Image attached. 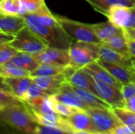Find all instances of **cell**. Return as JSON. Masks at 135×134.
<instances>
[{"label": "cell", "instance_id": "obj_36", "mask_svg": "<svg viewBox=\"0 0 135 134\" xmlns=\"http://www.w3.org/2000/svg\"><path fill=\"white\" fill-rule=\"evenodd\" d=\"M108 134H134V133L129 126L121 124L113 129Z\"/></svg>", "mask_w": 135, "mask_h": 134}, {"label": "cell", "instance_id": "obj_38", "mask_svg": "<svg viewBox=\"0 0 135 134\" xmlns=\"http://www.w3.org/2000/svg\"><path fill=\"white\" fill-rule=\"evenodd\" d=\"M14 36L13 35L0 32V45L9 44L14 39Z\"/></svg>", "mask_w": 135, "mask_h": 134}, {"label": "cell", "instance_id": "obj_3", "mask_svg": "<svg viewBox=\"0 0 135 134\" xmlns=\"http://www.w3.org/2000/svg\"><path fill=\"white\" fill-rule=\"evenodd\" d=\"M55 17L60 27L72 40L101 44V41L96 36L91 24L74 21L62 16L55 15Z\"/></svg>", "mask_w": 135, "mask_h": 134}, {"label": "cell", "instance_id": "obj_42", "mask_svg": "<svg viewBox=\"0 0 135 134\" xmlns=\"http://www.w3.org/2000/svg\"><path fill=\"white\" fill-rule=\"evenodd\" d=\"M125 34L128 36L131 37L132 39H135V28H131V29H123Z\"/></svg>", "mask_w": 135, "mask_h": 134}, {"label": "cell", "instance_id": "obj_31", "mask_svg": "<svg viewBox=\"0 0 135 134\" xmlns=\"http://www.w3.org/2000/svg\"><path fill=\"white\" fill-rule=\"evenodd\" d=\"M17 53L18 51L9 44L0 45V65L11 61Z\"/></svg>", "mask_w": 135, "mask_h": 134}, {"label": "cell", "instance_id": "obj_37", "mask_svg": "<svg viewBox=\"0 0 135 134\" xmlns=\"http://www.w3.org/2000/svg\"><path fill=\"white\" fill-rule=\"evenodd\" d=\"M127 47H128V52L132 58L133 61L135 60V39L131 37H128L127 35Z\"/></svg>", "mask_w": 135, "mask_h": 134}, {"label": "cell", "instance_id": "obj_7", "mask_svg": "<svg viewBox=\"0 0 135 134\" xmlns=\"http://www.w3.org/2000/svg\"><path fill=\"white\" fill-rule=\"evenodd\" d=\"M90 75V74H89ZM91 81L96 89L97 95L112 107H125V100L121 90L115 86L96 81L90 75Z\"/></svg>", "mask_w": 135, "mask_h": 134}, {"label": "cell", "instance_id": "obj_29", "mask_svg": "<svg viewBox=\"0 0 135 134\" xmlns=\"http://www.w3.org/2000/svg\"><path fill=\"white\" fill-rule=\"evenodd\" d=\"M50 96V95H48L47 92H46L40 87H39L36 84H35L34 82H32L28 90L26 91L22 99V101L24 103H28L37 98H40L42 96Z\"/></svg>", "mask_w": 135, "mask_h": 134}, {"label": "cell", "instance_id": "obj_8", "mask_svg": "<svg viewBox=\"0 0 135 134\" xmlns=\"http://www.w3.org/2000/svg\"><path fill=\"white\" fill-rule=\"evenodd\" d=\"M106 17L123 29L135 28V6H114L108 10Z\"/></svg>", "mask_w": 135, "mask_h": 134}, {"label": "cell", "instance_id": "obj_1", "mask_svg": "<svg viewBox=\"0 0 135 134\" xmlns=\"http://www.w3.org/2000/svg\"><path fill=\"white\" fill-rule=\"evenodd\" d=\"M0 122L22 134H32L38 125L24 102L1 107Z\"/></svg>", "mask_w": 135, "mask_h": 134}, {"label": "cell", "instance_id": "obj_4", "mask_svg": "<svg viewBox=\"0 0 135 134\" xmlns=\"http://www.w3.org/2000/svg\"><path fill=\"white\" fill-rule=\"evenodd\" d=\"M100 44L72 40L69 47L70 58V65L78 68H83L92 62L97 61Z\"/></svg>", "mask_w": 135, "mask_h": 134}, {"label": "cell", "instance_id": "obj_15", "mask_svg": "<svg viewBox=\"0 0 135 134\" xmlns=\"http://www.w3.org/2000/svg\"><path fill=\"white\" fill-rule=\"evenodd\" d=\"M83 69L90 74L96 81L115 86L119 89L122 88V84L119 83L105 68L100 65L97 61L83 67Z\"/></svg>", "mask_w": 135, "mask_h": 134}, {"label": "cell", "instance_id": "obj_39", "mask_svg": "<svg viewBox=\"0 0 135 134\" xmlns=\"http://www.w3.org/2000/svg\"><path fill=\"white\" fill-rule=\"evenodd\" d=\"M0 134H22L0 122Z\"/></svg>", "mask_w": 135, "mask_h": 134}, {"label": "cell", "instance_id": "obj_20", "mask_svg": "<svg viewBox=\"0 0 135 134\" xmlns=\"http://www.w3.org/2000/svg\"><path fill=\"white\" fill-rule=\"evenodd\" d=\"M91 5V6L100 13L108 14V10L114 6H134L135 0H85Z\"/></svg>", "mask_w": 135, "mask_h": 134}, {"label": "cell", "instance_id": "obj_24", "mask_svg": "<svg viewBox=\"0 0 135 134\" xmlns=\"http://www.w3.org/2000/svg\"><path fill=\"white\" fill-rule=\"evenodd\" d=\"M17 66L31 73L38 67L40 63L32 54L25 52H18L11 60Z\"/></svg>", "mask_w": 135, "mask_h": 134}, {"label": "cell", "instance_id": "obj_5", "mask_svg": "<svg viewBox=\"0 0 135 134\" xmlns=\"http://www.w3.org/2000/svg\"><path fill=\"white\" fill-rule=\"evenodd\" d=\"M18 52L35 54L44 51L47 45L26 25L22 28L9 43Z\"/></svg>", "mask_w": 135, "mask_h": 134}, {"label": "cell", "instance_id": "obj_10", "mask_svg": "<svg viewBox=\"0 0 135 134\" xmlns=\"http://www.w3.org/2000/svg\"><path fill=\"white\" fill-rule=\"evenodd\" d=\"M32 55L40 64L48 63L66 67L70 65V62L68 49H59L47 47L41 52Z\"/></svg>", "mask_w": 135, "mask_h": 134}, {"label": "cell", "instance_id": "obj_12", "mask_svg": "<svg viewBox=\"0 0 135 134\" xmlns=\"http://www.w3.org/2000/svg\"><path fill=\"white\" fill-rule=\"evenodd\" d=\"M97 62L105 68L122 85L135 83V68H127L117 64L104 62L100 59H98Z\"/></svg>", "mask_w": 135, "mask_h": 134}, {"label": "cell", "instance_id": "obj_9", "mask_svg": "<svg viewBox=\"0 0 135 134\" xmlns=\"http://www.w3.org/2000/svg\"><path fill=\"white\" fill-rule=\"evenodd\" d=\"M62 73L65 77L66 81L70 85L88 90L97 96L96 89L91 81L90 75L83 68H78L76 66L68 65L64 68Z\"/></svg>", "mask_w": 135, "mask_h": 134}, {"label": "cell", "instance_id": "obj_33", "mask_svg": "<svg viewBox=\"0 0 135 134\" xmlns=\"http://www.w3.org/2000/svg\"><path fill=\"white\" fill-rule=\"evenodd\" d=\"M21 2L25 8L26 14L35 13L46 5L44 0H21Z\"/></svg>", "mask_w": 135, "mask_h": 134}, {"label": "cell", "instance_id": "obj_32", "mask_svg": "<svg viewBox=\"0 0 135 134\" xmlns=\"http://www.w3.org/2000/svg\"><path fill=\"white\" fill-rule=\"evenodd\" d=\"M23 101L15 96L12 92H9L0 89V106L6 107L13 104H20Z\"/></svg>", "mask_w": 135, "mask_h": 134}, {"label": "cell", "instance_id": "obj_40", "mask_svg": "<svg viewBox=\"0 0 135 134\" xmlns=\"http://www.w3.org/2000/svg\"><path fill=\"white\" fill-rule=\"evenodd\" d=\"M125 107L135 113V95L125 100Z\"/></svg>", "mask_w": 135, "mask_h": 134}, {"label": "cell", "instance_id": "obj_34", "mask_svg": "<svg viewBox=\"0 0 135 134\" xmlns=\"http://www.w3.org/2000/svg\"><path fill=\"white\" fill-rule=\"evenodd\" d=\"M32 134H71L60 128L38 124Z\"/></svg>", "mask_w": 135, "mask_h": 134}, {"label": "cell", "instance_id": "obj_18", "mask_svg": "<svg viewBox=\"0 0 135 134\" xmlns=\"http://www.w3.org/2000/svg\"><path fill=\"white\" fill-rule=\"evenodd\" d=\"M91 26L96 36L101 42L107 40L115 35L121 34L124 31L123 28L115 25L109 21L97 24H91Z\"/></svg>", "mask_w": 135, "mask_h": 134}, {"label": "cell", "instance_id": "obj_25", "mask_svg": "<svg viewBox=\"0 0 135 134\" xmlns=\"http://www.w3.org/2000/svg\"><path fill=\"white\" fill-rule=\"evenodd\" d=\"M0 75L4 77H30V73L9 61L0 65Z\"/></svg>", "mask_w": 135, "mask_h": 134}, {"label": "cell", "instance_id": "obj_11", "mask_svg": "<svg viewBox=\"0 0 135 134\" xmlns=\"http://www.w3.org/2000/svg\"><path fill=\"white\" fill-rule=\"evenodd\" d=\"M52 97L57 101L75 108L81 109L84 111H86L89 108V107L75 92L72 86L66 81L62 85L59 91L57 93L52 95Z\"/></svg>", "mask_w": 135, "mask_h": 134}, {"label": "cell", "instance_id": "obj_6", "mask_svg": "<svg viewBox=\"0 0 135 134\" xmlns=\"http://www.w3.org/2000/svg\"><path fill=\"white\" fill-rule=\"evenodd\" d=\"M85 111L92 118L97 134H108L116 126L123 124L111 108L89 107Z\"/></svg>", "mask_w": 135, "mask_h": 134}, {"label": "cell", "instance_id": "obj_43", "mask_svg": "<svg viewBox=\"0 0 135 134\" xmlns=\"http://www.w3.org/2000/svg\"><path fill=\"white\" fill-rule=\"evenodd\" d=\"M74 134H97L94 133H91V132H88V131H81V130H75Z\"/></svg>", "mask_w": 135, "mask_h": 134}, {"label": "cell", "instance_id": "obj_46", "mask_svg": "<svg viewBox=\"0 0 135 134\" xmlns=\"http://www.w3.org/2000/svg\"><path fill=\"white\" fill-rule=\"evenodd\" d=\"M0 2H1V0H0Z\"/></svg>", "mask_w": 135, "mask_h": 134}, {"label": "cell", "instance_id": "obj_35", "mask_svg": "<svg viewBox=\"0 0 135 134\" xmlns=\"http://www.w3.org/2000/svg\"><path fill=\"white\" fill-rule=\"evenodd\" d=\"M120 90L124 100H126L135 95V83H128L123 85Z\"/></svg>", "mask_w": 135, "mask_h": 134}, {"label": "cell", "instance_id": "obj_44", "mask_svg": "<svg viewBox=\"0 0 135 134\" xmlns=\"http://www.w3.org/2000/svg\"><path fill=\"white\" fill-rule=\"evenodd\" d=\"M133 62H134V67H135V60L134 61H133Z\"/></svg>", "mask_w": 135, "mask_h": 134}, {"label": "cell", "instance_id": "obj_19", "mask_svg": "<svg viewBox=\"0 0 135 134\" xmlns=\"http://www.w3.org/2000/svg\"><path fill=\"white\" fill-rule=\"evenodd\" d=\"M12 93L18 99L22 100L26 91L32 82L31 77H5Z\"/></svg>", "mask_w": 135, "mask_h": 134}, {"label": "cell", "instance_id": "obj_13", "mask_svg": "<svg viewBox=\"0 0 135 134\" xmlns=\"http://www.w3.org/2000/svg\"><path fill=\"white\" fill-rule=\"evenodd\" d=\"M99 55H100L99 59L102 61L108 62L113 64H117L127 68H135L134 62L131 58L127 57L119 53L118 51L103 44H100Z\"/></svg>", "mask_w": 135, "mask_h": 134}, {"label": "cell", "instance_id": "obj_28", "mask_svg": "<svg viewBox=\"0 0 135 134\" xmlns=\"http://www.w3.org/2000/svg\"><path fill=\"white\" fill-rule=\"evenodd\" d=\"M112 111L119 121L127 126H135V113L126 107H112Z\"/></svg>", "mask_w": 135, "mask_h": 134}, {"label": "cell", "instance_id": "obj_2", "mask_svg": "<svg viewBox=\"0 0 135 134\" xmlns=\"http://www.w3.org/2000/svg\"><path fill=\"white\" fill-rule=\"evenodd\" d=\"M26 26L34 32L47 47L69 49L72 39L64 32L59 26L49 27L43 24L34 13H28L23 16Z\"/></svg>", "mask_w": 135, "mask_h": 134}, {"label": "cell", "instance_id": "obj_26", "mask_svg": "<svg viewBox=\"0 0 135 134\" xmlns=\"http://www.w3.org/2000/svg\"><path fill=\"white\" fill-rule=\"evenodd\" d=\"M65 67L48 63H40L36 69L30 73L31 77L55 76L62 73Z\"/></svg>", "mask_w": 135, "mask_h": 134}, {"label": "cell", "instance_id": "obj_14", "mask_svg": "<svg viewBox=\"0 0 135 134\" xmlns=\"http://www.w3.org/2000/svg\"><path fill=\"white\" fill-rule=\"evenodd\" d=\"M66 120L74 130L88 131L97 134L92 118L84 110L78 109L74 114L66 118Z\"/></svg>", "mask_w": 135, "mask_h": 134}, {"label": "cell", "instance_id": "obj_21", "mask_svg": "<svg viewBox=\"0 0 135 134\" xmlns=\"http://www.w3.org/2000/svg\"><path fill=\"white\" fill-rule=\"evenodd\" d=\"M0 13L23 17L26 14V10L21 0H1Z\"/></svg>", "mask_w": 135, "mask_h": 134}, {"label": "cell", "instance_id": "obj_41", "mask_svg": "<svg viewBox=\"0 0 135 134\" xmlns=\"http://www.w3.org/2000/svg\"><path fill=\"white\" fill-rule=\"evenodd\" d=\"M0 89L9 92H12L9 85H7L6 81V78L0 75Z\"/></svg>", "mask_w": 135, "mask_h": 134}, {"label": "cell", "instance_id": "obj_45", "mask_svg": "<svg viewBox=\"0 0 135 134\" xmlns=\"http://www.w3.org/2000/svg\"><path fill=\"white\" fill-rule=\"evenodd\" d=\"M1 107H1V106H0V108H1Z\"/></svg>", "mask_w": 135, "mask_h": 134}, {"label": "cell", "instance_id": "obj_27", "mask_svg": "<svg viewBox=\"0 0 135 134\" xmlns=\"http://www.w3.org/2000/svg\"><path fill=\"white\" fill-rule=\"evenodd\" d=\"M37 19L44 25L49 26V27H55L59 26V24L58 22V20L55 17V15L52 14V13L50 11V9L47 8V6L45 5L44 7H42L40 10H38L36 13H34Z\"/></svg>", "mask_w": 135, "mask_h": 134}, {"label": "cell", "instance_id": "obj_22", "mask_svg": "<svg viewBox=\"0 0 135 134\" xmlns=\"http://www.w3.org/2000/svg\"><path fill=\"white\" fill-rule=\"evenodd\" d=\"M72 88L75 91V92L81 97V99L89 107L111 108V107L107 103H105L103 100H101L100 97H98L97 96H96L93 92H89L88 90L79 88H76V87H74V86H72Z\"/></svg>", "mask_w": 135, "mask_h": 134}, {"label": "cell", "instance_id": "obj_17", "mask_svg": "<svg viewBox=\"0 0 135 134\" xmlns=\"http://www.w3.org/2000/svg\"><path fill=\"white\" fill-rule=\"evenodd\" d=\"M25 25L23 17L0 13V32H2L15 36Z\"/></svg>", "mask_w": 135, "mask_h": 134}, {"label": "cell", "instance_id": "obj_23", "mask_svg": "<svg viewBox=\"0 0 135 134\" xmlns=\"http://www.w3.org/2000/svg\"><path fill=\"white\" fill-rule=\"evenodd\" d=\"M101 44L107 46L116 51H118L119 53L127 56V57H130L129 52H128V47H127V36L126 34L123 31V33L119 34V35H115L111 38H109L107 40L102 41Z\"/></svg>", "mask_w": 135, "mask_h": 134}, {"label": "cell", "instance_id": "obj_16", "mask_svg": "<svg viewBox=\"0 0 135 134\" xmlns=\"http://www.w3.org/2000/svg\"><path fill=\"white\" fill-rule=\"evenodd\" d=\"M32 82L44 89L48 95L52 96L57 93L62 85L66 81L63 73L48 77H32Z\"/></svg>", "mask_w": 135, "mask_h": 134}, {"label": "cell", "instance_id": "obj_30", "mask_svg": "<svg viewBox=\"0 0 135 134\" xmlns=\"http://www.w3.org/2000/svg\"><path fill=\"white\" fill-rule=\"evenodd\" d=\"M51 101H52V107H53V109L54 111L59 114L60 116L66 118H68L69 116H70L72 114H74L78 108H75V107H70V106H68L65 103H62L59 101H57L55 100L52 96H51Z\"/></svg>", "mask_w": 135, "mask_h": 134}]
</instances>
